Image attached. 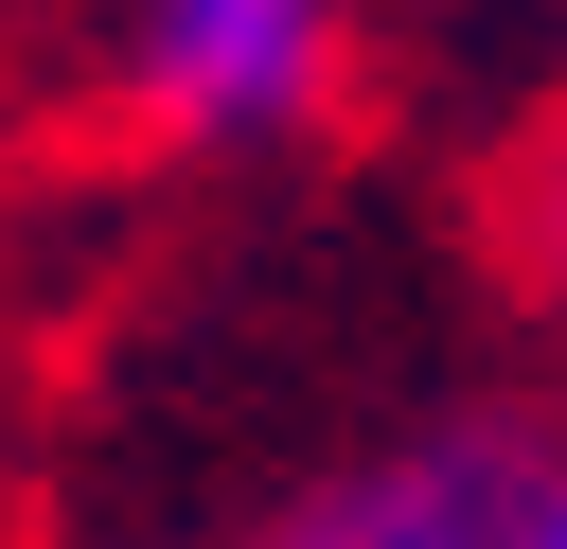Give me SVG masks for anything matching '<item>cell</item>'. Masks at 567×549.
<instances>
[{"mask_svg": "<svg viewBox=\"0 0 567 549\" xmlns=\"http://www.w3.org/2000/svg\"><path fill=\"white\" fill-rule=\"evenodd\" d=\"M354 53H372V0H106V89L195 159L337 124Z\"/></svg>", "mask_w": 567, "mask_h": 549, "instance_id": "1", "label": "cell"}, {"mask_svg": "<svg viewBox=\"0 0 567 549\" xmlns=\"http://www.w3.org/2000/svg\"><path fill=\"white\" fill-rule=\"evenodd\" d=\"M230 549H532V425L461 407V425L354 443V460H319L301 496H266Z\"/></svg>", "mask_w": 567, "mask_h": 549, "instance_id": "2", "label": "cell"}, {"mask_svg": "<svg viewBox=\"0 0 567 549\" xmlns=\"http://www.w3.org/2000/svg\"><path fill=\"white\" fill-rule=\"evenodd\" d=\"M496 248H514V301L567 336V89L514 124V177H496Z\"/></svg>", "mask_w": 567, "mask_h": 549, "instance_id": "3", "label": "cell"}, {"mask_svg": "<svg viewBox=\"0 0 567 549\" xmlns=\"http://www.w3.org/2000/svg\"><path fill=\"white\" fill-rule=\"evenodd\" d=\"M532 549H567V443H532Z\"/></svg>", "mask_w": 567, "mask_h": 549, "instance_id": "4", "label": "cell"}]
</instances>
